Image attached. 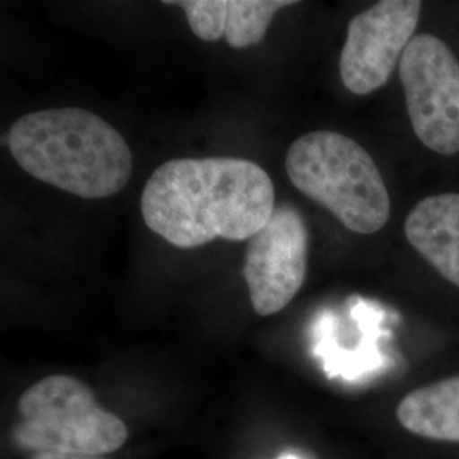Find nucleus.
<instances>
[{"label": "nucleus", "mask_w": 459, "mask_h": 459, "mask_svg": "<svg viewBox=\"0 0 459 459\" xmlns=\"http://www.w3.org/2000/svg\"><path fill=\"white\" fill-rule=\"evenodd\" d=\"M140 203L148 229L170 246L195 248L248 240L274 212L276 193L252 160L174 159L153 170Z\"/></svg>", "instance_id": "obj_1"}, {"label": "nucleus", "mask_w": 459, "mask_h": 459, "mask_svg": "<svg viewBox=\"0 0 459 459\" xmlns=\"http://www.w3.org/2000/svg\"><path fill=\"white\" fill-rule=\"evenodd\" d=\"M7 147L34 179L82 199L115 196L132 178V150L123 134L79 108L21 116L7 133Z\"/></svg>", "instance_id": "obj_2"}, {"label": "nucleus", "mask_w": 459, "mask_h": 459, "mask_svg": "<svg viewBox=\"0 0 459 459\" xmlns=\"http://www.w3.org/2000/svg\"><path fill=\"white\" fill-rule=\"evenodd\" d=\"M286 174L299 193L354 233H377L390 220V195L373 157L345 134L320 130L299 136L288 150Z\"/></svg>", "instance_id": "obj_3"}, {"label": "nucleus", "mask_w": 459, "mask_h": 459, "mask_svg": "<svg viewBox=\"0 0 459 459\" xmlns=\"http://www.w3.org/2000/svg\"><path fill=\"white\" fill-rule=\"evenodd\" d=\"M128 427L102 409L81 379L51 375L34 383L17 402L13 441L31 453L106 456L123 447Z\"/></svg>", "instance_id": "obj_4"}, {"label": "nucleus", "mask_w": 459, "mask_h": 459, "mask_svg": "<svg viewBox=\"0 0 459 459\" xmlns=\"http://www.w3.org/2000/svg\"><path fill=\"white\" fill-rule=\"evenodd\" d=\"M400 81L417 138L439 155L459 152V62L434 34H417L400 60Z\"/></svg>", "instance_id": "obj_5"}, {"label": "nucleus", "mask_w": 459, "mask_h": 459, "mask_svg": "<svg viewBox=\"0 0 459 459\" xmlns=\"http://www.w3.org/2000/svg\"><path fill=\"white\" fill-rule=\"evenodd\" d=\"M308 229L291 204L274 208L247 240L244 278L252 308L261 316L284 310L301 290L308 269Z\"/></svg>", "instance_id": "obj_6"}, {"label": "nucleus", "mask_w": 459, "mask_h": 459, "mask_svg": "<svg viewBox=\"0 0 459 459\" xmlns=\"http://www.w3.org/2000/svg\"><path fill=\"white\" fill-rule=\"evenodd\" d=\"M420 9L419 0H383L351 19L339 64L349 92L368 96L390 81L417 36Z\"/></svg>", "instance_id": "obj_7"}, {"label": "nucleus", "mask_w": 459, "mask_h": 459, "mask_svg": "<svg viewBox=\"0 0 459 459\" xmlns=\"http://www.w3.org/2000/svg\"><path fill=\"white\" fill-rule=\"evenodd\" d=\"M405 235L427 263L459 288V195L422 199L407 216Z\"/></svg>", "instance_id": "obj_8"}, {"label": "nucleus", "mask_w": 459, "mask_h": 459, "mask_svg": "<svg viewBox=\"0 0 459 459\" xmlns=\"http://www.w3.org/2000/svg\"><path fill=\"white\" fill-rule=\"evenodd\" d=\"M396 417L415 436L459 443V377L413 390L400 402Z\"/></svg>", "instance_id": "obj_9"}, {"label": "nucleus", "mask_w": 459, "mask_h": 459, "mask_svg": "<svg viewBox=\"0 0 459 459\" xmlns=\"http://www.w3.org/2000/svg\"><path fill=\"white\" fill-rule=\"evenodd\" d=\"M296 5L291 0H227L225 39L231 48L259 45L281 9Z\"/></svg>", "instance_id": "obj_10"}, {"label": "nucleus", "mask_w": 459, "mask_h": 459, "mask_svg": "<svg viewBox=\"0 0 459 459\" xmlns=\"http://www.w3.org/2000/svg\"><path fill=\"white\" fill-rule=\"evenodd\" d=\"M165 5H179L187 17L191 31L199 39L213 43L225 38L227 0H172Z\"/></svg>", "instance_id": "obj_11"}, {"label": "nucleus", "mask_w": 459, "mask_h": 459, "mask_svg": "<svg viewBox=\"0 0 459 459\" xmlns=\"http://www.w3.org/2000/svg\"><path fill=\"white\" fill-rule=\"evenodd\" d=\"M30 459H104L100 456H82V455H65V453H34Z\"/></svg>", "instance_id": "obj_12"}, {"label": "nucleus", "mask_w": 459, "mask_h": 459, "mask_svg": "<svg viewBox=\"0 0 459 459\" xmlns=\"http://www.w3.org/2000/svg\"><path fill=\"white\" fill-rule=\"evenodd\" d=\"M278 459H303L301 456H298L295 453H286V455H282L281 458Z\"/></svg>", "instance_id": "obj_13"}]
</instances>
